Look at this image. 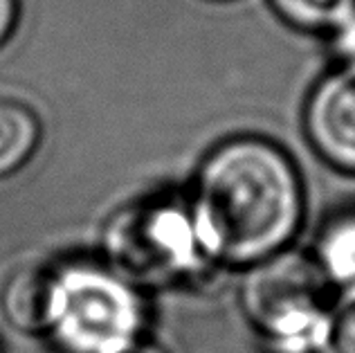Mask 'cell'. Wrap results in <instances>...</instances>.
Here are the masks:
<instances>
[{"label": "cell", "instance_id": "1", "mask_svg": "<svg viewBox=\"0 0 355 353\" xmlns=\"http://www.w3.org/2000/svg\"><path fill=\"white\" fill-rule=\"evenodd\" d=\"M207 261L252 268L286 252L304 221V184L282 146L232 137L200 162L187 200Z\"/></svg>", "mask_w": 355, "mask_h": 353}, {"label": "cell", "instance_id": "2", "mask_svg": "<svg viewBox=\"0 0 355 353\" xmlns=\"http://www.w3.org/2000/svg\"><path fill=\"white\" fill-rule=\"evenodd\" d=\"M139 288L99 261L52 268L48 336L63 353H119L142 340Z\"/></svg>", "mask_w": 355, "mask_h": 353}, {"label": "cell", "instance_id": "3", "mask_svg": "<svg viewBox=\"0 0 355 353\" xmlns=\"http://www.w3.org/2000/svg\"><path fill=\"white\" fill-rule=\"evenodd\" d=\"M106 266L137 288L198 273L202 257L187 203L144 200L115 214L104 232Z\"/></svg>", "mask_w": 355, "mask_h": 353}, {"label": "cell", "instance_id": "4", "mask_svg": "<svg viewBox=\"0 0 355 353\" xmlns=\"http://www.w3.org/2000/svg\"><path fill=\"white\" fill-rule=\"evenodd\" d=\"M320 270L299 255H277L250 268L241 288L243 311L279 353H313L329 306Z\"/></svg>", "mask_w": 355, "mask_h": 353}, {"label": "cell", "instance_id": "5", "mask_svg": "<svg viewBox=\"0 0 355 353\" xmlns=\"http://www.w3.org/2000/svg\"><path fill=\"white\" fill-rule=\"evenodd\" d=\"M313 148L329 164L355 173V66H342L317 83L304 108Z\"/></svg>", "mask_w": 355, "mask_h": 353}, {"label": "cell", "instance_id": "6", "mask_svg": "<svg viewBox=\"0 0 355 353\" xmlns=\"http://www.w3.org/2000/svg\"><path fill=\"white\" fill-rule=\"evenodd\" d=\"M0 302L12 327L27 333H45L52 302V268L18 270L3 288Z\"/></svg>", "mask_w": 355, "mask_h": 353}, {"label": "cell", "instance_id": "7", "mask_svg": "<svg viewBox=\"0 0 355 353\" xmlns=\"http://www.w3.org/2000/svg\"><path fill=\"white\" fill-rule=\"evenodd\" d=\"M41 122L21 101L0 99V178H7L36 153Z\"/></svg>", "mask_w": 355, "mask_h": 353}, {"label": "cell", "instance_id": "8", "mask_svg": "<svg viewBox=\"0 0 355 353\" xmlns=\"http://www.w3.org/2000/svg\"><path fill=\"white\" fill-rule=\"evenodd\" d=\"M317 270L344 288L355 286V214L329 221L317 239Z\"/></svg>", "mask_w": 355, "mask_h": 353}, {"label": "cell", "instance_id": "9", "mask_svg": "<svg viewBox=\"0 0 355 353\" xmlns=\"http://www.w3.org/2000/svg\"><path fill=\"white\" fill-rule=\"evenodd\" d=\"M272 9L299 30H338L355 14V0H270Z\"/></svg>", "mask_w": 355, "mask_h": 353}, {"label": "cell", "instance_id": "10", "mask_svg": "<svg viewBox=\"0 0 355 353\" xmlns=\"http://www.w3.org/2000/svg\"><path fill=\"white\" fill-rule=\"evenodd\" d=\"M313 353H355V286L344 288L326 309Z\"/></svg>", "mask_w": 355, "mask_h": 353}, {"label": "cell", "instance_id": "11", "mask_svg": "<svg viewBox=\"0 0 355 353\" xmlns=\"http://www.w3.org/2000/svg\"><path fill=\"white\" fill-rule=\"evenodd\" d=\"M333 45L344 61V66H355V14L335 30Z\"/></svg>", "mask_w": 355, "mask_h": 353}, {"label": "cell", "instance_id": "12", "mask_svg": "<svg viewBox=\"0 0 355 353\" xmlns=\"http://www.w3.org/2000/svg\"><path fill=\"white\" fill-rule=\"evenodd\" d=\"M21 16V0H0V45L14 34Z\"/></svg>", "mask_w": 355, "mask_h": 353}, {"label": "cell", "instance_id": "13", "mask_svg": "<svg viewBox=\"0 0 355 353\" xmlns=\"http://www.w3.org/2000/svg\"><path fill=\"white\" fill-rule=\"evenodd\" d=\"M119 353H166L162 347H157V345H153V342H148V340H137L135 345H130L128 349H124V351H119Z\"/></svg>", "mask_w": 355, "mask_h": 353}]
</instances>
